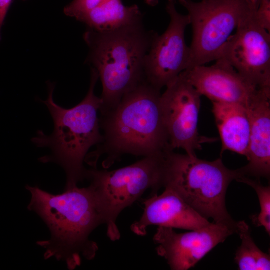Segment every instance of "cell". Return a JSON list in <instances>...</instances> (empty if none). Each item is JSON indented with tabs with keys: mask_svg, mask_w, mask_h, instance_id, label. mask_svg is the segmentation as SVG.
<instances>
[{
	"mask_svg": "<svg viewBox=\"0 0 270 270\" xmlns=\"http://www.w3.org/2000/svg\"><path fill=\"white\" fill-rule=\"evenodd\" d=\"M160 90L146 80L126 94L118 104L99 118L103 139L85 160L96 168L98 158L108 168L124 154L143 157L171 150L160 106Z\"/></svg>",
	"mask_w": 270,
	"mask_h": 270,
	"instance_id": "1",
	"label": "cell"
},
{
	"mask_svg": "<svg viewBox=\"0 0 270 270\" xmlns=\"http://www.w3.org/2000/svg\"><path fill=\"white\" fill-rule=\"evenodd\" d=\"M26 188L31 194L28 209L41 218L50 232V240L38 242L46 250L44 258L64 261L69 270L80 266L82 258L93 259L98 248L90 236L104 221L90 187L76 186L59 194L36 186Z\"/></svg>",
	"mask_w": 270,
	"mask_h": 270,
	"instance_id": "2",
	"label": "cell"
},
{
	"mask_svg": "<svg viewBox=\"0 0 270 270\" xmlns=\"http://www.w3.org/2000/svg\"><path fill=\"white\" fill-rule=\"evenodd\" d=\"M158 34L146 28L143 18L112 30L88 28L84 33L89 48L86 62L97 71L102 84L100 115L145 80L146 57Z\"/></svg>",
	"mask_w": 270,
	"mask_h": 270,
	"instance_id": "3",
	"label": "cell"
},
{
	"mask_svg": "<svg viewBox=\"0 0 270 270\" xmlns=\"http://www.w3.org/2000/svg\"><path fill=\"white\" fill-rule=\"evenodd\" d=\"M99 79L97 71L91 68L88 92L78 105L66 109L54 100V86L48 83V96L42 101L48 107L52 118L54 128L50 135L38 130L32 140L37 147L50 148L52 154L40 160L53 162L60 166L66 176L65 189L72 188L86 179V170L84 162L90 149L100 144L103 139L98 112L101 100L94 94Z\"/></svg>",
	"mask_w": 270,
	"mask_h": 270,
	"instance_id": "4",
	"label": "cell"
},
{
	"mask_svg": "<svg viewBox=\"0 0 270 270\" xmlns=\"http://www.w3.org/2000/svg\"><path fill=\"white\" fill-rule=\"evenodd\" d=\"M162 176V187L172 190L202 217L236 233L226 196L231 182L243 176L239 168L228 169L220 158L210 162L172 150L164 155Z\"/></svg>",
	"mask_w": 270,
	"mask_h": 270,
	"instance_id": "5",
	"label": "cell"
},
{
	"mask_svg": "<svg viewBox=\"0 0 270 270\" xmlns=\"http://www.w3.org/2000/svg\"><path fill=\"white\" fill-rule=\"evenodd\" d=\"M165 154L144 157L131 164L108 171L96 168L86 170V178L112 241L120 240L116 224L120 214L138 200L148 189L154 194L162 187L163 163Z\"/></svg>",
	"mask_w": 270,
	"mask_h": 270,
	"instance_id": "6",
	"label": "cell"
},
{
	"mask_svg": "<svg viewBox=\"0 0 270 270\" xmlns=\"http://www.w3.org/2000/svg\"><path fill=\"white\" fill-rule=\"evenodd\" d=\"M178 0L187 10L192 28L187 70L216 60L234 30L259 5V0Z\"/></svg>",
	"mask_w": 270,
	"mask_h": 270,
	"instance_id": "7",
	"label": "cell"
},
{
	"mask_svg": "<svg viewBox=\"0 0 270 270\" xmlns=\"http://www.w3.org/2000/svg\"><path fill=\"white\" fill-rule=\"evenodd\" d=\"M166 88L160 96V106L170 148H182L186 154L196 156V151L201 150L203 144L218 139L198 132L202 96L182 73Z\"/></svg>",
	"mask_w": 270,
	"mask_h": 270,
	"instance_id": "8",
	"label": "cell"
},
{
	"mask_svg": "<svg viewBox=\"0 0 270 270\" xmlns=\"http://www.w3.org/2000/svg\"><path fill=\"white\" fill-rule=\"evenodd\" d=\"M257 9L239 23L218 59L224 60L250 83L261 88H270V34L258 24Z\"/></svg>",
	"mask_w": 270,
	"mask_h": 270,
	"instance_id": "9",
	"label": "cell"
},
{
	"mask_svg": "<svg viewBox=\"0 0 270 270\" xmlns=\"http://www.w3.org/2000/svg\"><path fill=\"white\" fill-rule=\"evenodd\" d=\"M176 4V0H168L170 24L164 34L156 37L145 60V80L160 90L189 64L190 49L186 44L185 30L190 20L188 14L177 11Z\"/></svg>",
	"mask_w": 270,
	"mask_h": 270,
	"instance_id": "10",
	"label": "cell"
},
{
	"mask_svg": "<svg viewBox=\"0 0 270 270\" xmlns=\"http://www.w3.org/2000/svg\"><path fill=\"white\" fill-rule=\"evenodd\" d=\"M234 233L228 226L214 222L182 234L171 228L159 226L153 240L158 245V254L167 261L171 270H188Z\"/></svg>",
	"mask_w": 270,
	"mask_h": 270,
	"instance_id": "11",
	"label": "cell"
},
{
	"mask_svg": "<svg viewBox=\"0 0 270 270\" xmlns=\"http://www.w3.org/2000/svg\"><path fill=\"white\" fill-rule=\"evenodd\" d=\"M182 73L202 96L212 102L236 104L246 108L260 88L220 58L212 66H197Z\"/></svg>",
	"mask_w": 270,
	"mask_h": 270,
	"instance_id": "12",
	"label": "cell"
},
{
	"mask_svg": "<svg viewBox=\"0 0 270 270\" xmlns=\"http://www.w3.org/2000/svg\"><path fill=\"white\" fill-rule=\"evenodd\" d=\"M143 204L142 216L130 226L131 230L138 236L146 235L147 228L150 226L192 230L211 224L168 188H165L159 196L156 194L144 200Z\"/></svg>",
	"mask_w": 270,
	"mask_h": 270,
	"instance_id": "13",
	"label": "cell"
},
{
	"mask_svg": "<svg viewBox=\"0 0 270 270\" xmlns=\"http://www.w3.org/2000/svg\"><path fill=\"white\" fill-rule=\"evenodd\" d=\"M250 120L248 163L239 168L243 176L269 178L270 88H259L246 107Z\"/></svg>",
	"mask_w": 270,
	"mask_h": 270,
	"instance_id": "14",
	"label": "cell"
},
{
	"mask_svg": "<svg viewBox=\"0 0 270 270\" xmlns=\"http://www.w3.org/2000/svg\"><path fill=\"white\" fill-rule=\"evenodd\" d=\"M212 103V113L222 142L221 154L230 150L246 157L250 134L247 108L236 104Z\"/></svg>",
	"mask_w": 270,
	"mask_h": 270,
	"instance_id": "15",
	"label": "cell"
},
{
	"mask_svg": "<svg viewBox=\"0 0 270 270\" xmlns=\"http://www.w3.org/2000/svg\"><path fill=\"white\" fill-rule=\"evenodd\" d=\"M143 18L137 5L124 6L122 0H108L76 20L98 32L114 30Z\"/></svg>",
	"mask_w": 270,
	"mask_h": 270,
	"instance_id": "16",
	"label": "cell"
},
{
	"mask_svg": "<svg viewBox=\"0 0 270 270\" xmlns=\"http://www.w3.org/2000/svg\"><path fill=\"white\" fill-rule=\"evenodd\" d=\"M236 233L242 244L236 254L235 260L240 270H269L270 256L262 251L254 243L248 225L244 220L236 224Z\"/></svg>",
	"mask_w": 270,
	"mask_h": 270,
	"instance_id": "17",
	"label": "cell"
},
{
	"mask_svg": "<svg viewBox=\"0 0 270 270\" xmlns=\"http://www.w3.org/2000/svg\"><path fill=\"white\" fill-rule=\"evenodd\" d=\"M236 181L247 184L252 188L257 194L260 211L254 220L258 226H263L267 233L270 234V188L262 186L259 181L242 176Z\"/></svg>",
	"mask_w": 270,
	"mask_h": 270,
	"instance_id": "18",
	"label": "cell"
},
{
	"mask_svg": "<svg viewBox=\"0 0 270 270\" xmlns=\"http://www.w3.org/2000/svg\"><path fill=\"white\" fill-rule=\"evenodd\" d=\"M108 0H74L64 8V14L78 18Z\"/></svg>",
	"mask_w": 270,
	"mask_h": 270,
	"instance_id": "19",
	"label": "cell"
},
{
	"mask_svg": "<svg viewBox=\"0 0 270 270\" xmlns=\"http://www.w3.org/2000/svg\"><path fill=\"white\" fill-rule=\"evenodd\" d=\"M258 24L270 32V0H259V5L256 14Z\"/></svg>",
	"mask_w": 270,
	"mask_h": 270,
	"instance_id": "20",
	"label": "cell"
},
{
	"mask_svg": "<svg viewBox=\"0 0 270 270\" xmlns=\"http://www.w3.org/2000/svg\"><path fill=\"white\" fill-rule=\"evenodd\" d=\"M13 0H0V40L1 30Z\"/></svg>",
	"mask_w": 270,
	"mask_h": 270,
	"instance_id": "21",
	"label": "cell"
},
{
	"mask_svg": "<svg viewBox=\"0 0 270 270\" xmlns=\"http://www.w3.org/2000/svg\"><path fill=\"white\" fill-rule=\"evenodd\" d=\"M146 3L150 6H156L158 3V0H145Z\"/></svg>",
	"mask_w": 270,
	"mask_h": 270,
	"instance_id": "22",
	"label": "cell"
},
{
	"mask_svg": "<svg viewBox=\"0 0 270 270\" xmlns=\"http://www.w3.org/2000/svg\"></svg>",
	"mask_w": 270,
	"mask_h": 270,
	"instance_id": "23",
	"label": "cell"
}]
</instances>
